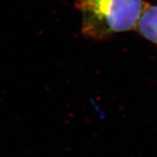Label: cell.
Returning <instances> with one entry per match:
<instances>
[{
	"label": "cell",
	"instance_id": "cell-1",
	"mask_svg": "<svg viewBox=\"0 0 157 157\" xmlns=\"http://www.w3.org/2000/svg\"><path fill=\"white\" fill-rule=\"evenodd\" d=\"M147 3L143 0H76L82 14V33L104 41L136 28Z\"/></svg>",
	"mask_w": 157,
	"mask_h": 157
},
{
	"label": "cell",
	"instance_id": "cell-2",
	"mask_svg": "<svg viewBox=\"0 0 157 157\" xmlns=\"http://www.w3.org/2000/svg\"><path fill=\"white\" fill-rule=\"evenodd\" d=\"M136 29L144 39L157 45V6L147 3Z\"/></svg>",
	"mask_w": 157,
	"mask_h": 157
}]
</instances>
